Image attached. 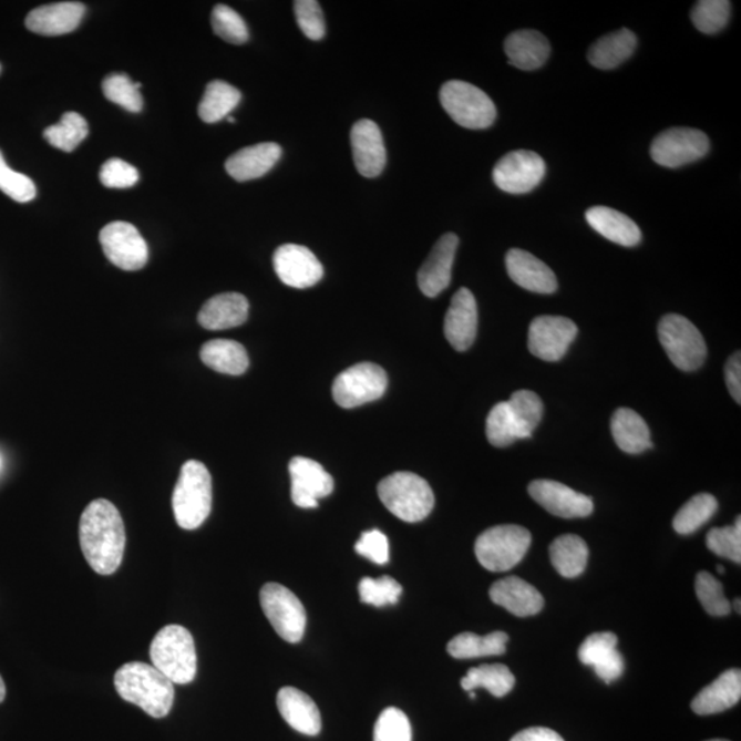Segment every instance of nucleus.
<instances>
[{
    "label": "nucleus",
    "mask_w": 741,
    "mask_h": 741,
    "mask_svg": "<svg viewBox=\"0 0 741 741\" xmlns=\"http://www.w3.org/2000/svg\"><path fill=\"white\" fill-rule=\"evenodd\" d=\"M457 247L459 238L455 234L442 235L436 240L432 253L418 274L419 289L424 296L430 298L440 296L451 285Z\"/></svg>",
    "instance_id": "18"
},
{
    "label": "nucleus",
    "mask_w": 741,
    "mask_h": 741,
    "mask_svg": "<svg viewBox=\"0 0 741 741\" xmlns=\"http://www.w3.org/2000/svg\"><path fill=\"white\" fill-rule=\"evenodd\" d=\"M711 553L727 559L741 563V518L733 526L711 528L706 538Z\"/></svg>",
    "instance_id": "47"
},
{
    "label": "nucleus",
    "mask_w": 741,
    "mask_h": 741,
    "mask_svg": "<svg viewBox=\"0 0 741 741\" xmlns=\"http://www.w3.org/2000/svg\"><path fill=\"white\" fill-rule=\"evenodd\" d=\"M508 635L493 631L486 636L462 634L453 637L447 645V653L455 659L498 657L507 651Z\"/></svg>",
    "instance_id": "35"
},
{
    "label": "nucleus",
    "mask_w": 741,
    "mask_h": 741,
    "mask_svg": "<svg viewBox=\"0 0 741 741\" xmlns=\"http://www.w3.org/2000/svg\"><path fill=\"white\" fill-rule=\"evenodd\" d=\"M249 318V301L239 292H223L204 303L198 323L206 330L220 331L243 326Z\"/></svg>",
    "instance_id": "25"
},
{
    "label": "nucleus",
    "mask_w": 741,
    "mask_h": 741,
    "mask_svg": "<svg viewBox=\"0 0 741 741\" xmlns=\"http://www.w3.org/2000/svg\"><path fill=\"white\" fill-rule=\"evenodd\" d=\"M292 503L300 508H316L319 500L335 491V480L323 465L312 459L297 456L289 465Z\"/></svg>",
    "instance_id": "15"
},
{
    "label": "nucleus",
    "mask_w": 741,
    "mask_h": 741,
    "mask_svg": "<svg viewBox=\"0 0 741 741\" xmlns=\"http://www.w3.org/2000/svg\"><path fill=\"white\" fill-rule=\"evenodd\" d=\"M114 687L125 702L136 704L153 718L169 714L175 700L174 682L153 665L131 662L114 675Z\"/></svg>",
    "instance_id": "2"
},
{
    "label": "nucleus",
    "mask_w": 741,
    "mask_h": 741,
    "mask_svg": "<svg viewBox=\"0 0 741 741\" xmlns=\"http://www.w3.org/2000/svg\"><path fill=\"white\" fill-rule=\"evenodd\" d=\"M617 645L618 637L611 631L590 635L579 647L578 658L582 663L591 666L600 680L617 681L625 671V659Z\"/></svg>",
    "instance_id": "20"
},
{
    "label": "nucleus",
    "mask_w": 741,
    "mask_h": 741,
    "mask_svg": "<svg viewBox=\"0 0 741 741\" xmlns=\"http://www.w3.org/2000/svg\"><path fill=\"white\" fill-rule=\"evenodd\" d=\"M378 494L384 507L408 524L426 519L434 508V493L428 481L406 471L379 482Z\"/></svg>",
    "instance_id": "4"
},
{
    "label": "nucleus",
    "mask_w": 741,
    "mask_h": 741,
    "mask_svg": "<svg viewBox=\"0 0 741 741\" xmlns=\"http://www.w3.org/2000/svg\"><path fill=\"white\" fill-rule=\"evenodd\" d=\"M89 135V124L79 113L63 114L61 122L49 126L43 132L44 140L59 151L71 153Z\"/></svg>",
    "instance_id": "39"
},
{
    "label": "nucleus",
    "mask_w": 741,
    "mask_h": 741,
    "mask_svg": "<svg viewBox=\"0 0 741 741\" xmlns=\"http://www.w3.org/2000/svg\"><path fill=\"white\" fill-rule=\"evenodd\" d=\"M611 432L619 450L630 453V455H639V453L652 447L648 424L639 413L629 410V408H619L614 413Z\"/></svg>",
    "instance_id": "31"
},
{
    "label": "nucleus",
    "mask_w": 741,
    "mask_h": 741,
    "mask_svg": "<svg viewBox=\"0 0 741 741\" xmlns=\"http://www.w3.org/2000/svg\"><path fill=\"white\" fill-rule=\"evenodd\" d=\"M4 698H6V686L2 676H0V703L3 702Z\"/></svg>",
    "instance_id": "55"
},
{
    "label": "nucleus",
    "mask_w": 741,
    "mask_h": 741,
    "mask_svg": "<svg viewBox=\"0 0 741 741\" xmlns=\"http://www.w3.org/2000/svg\"><path fill=\"white\" fill-rule=\"evenodd\" d=\"M710 151V141L704 132L693 128H670L655 137L651 146V157L665 168H680V166L697 163Z\"/></svg>",
    "instance_id": "11"
},
{
    "label": "nucleus",
    "mask_w": 741,
    "mask_h": 741,
    "mask_svg": "<svg viewBox=\"0 0 741 741\" xmlns=\"http://www.w3.org/2000/svg\"><path fill=\"white\" fill-rule=\"evenodd\" d=\"M151 659L166 679L189 683L197 676V651L192 634L181 625H168L155 635Z\"/></svg>",
    "instance_id": "5"
},
{
    "label": "nucleus",
    "mask_w": 741,
    "mask_h": 741,
    "mask_svg": "<svg viewBox=\"0 0 741 741\" xmlns=\"http://www.w3.org/2000/svg\"><path fill=\"white\" fill-rule=\"evenodd\" d=\"M295 13L298 27L310 40H321L326 34L323 10L316 0H297Z\"/></svg>",
    "instance_id": "50"
},
{
    "label": "nucleus",
    "mask_w": 741,
    "mask_h": 741,
    "mask_svg": "<svg viewBox=\"0 0 741 741\" xmlns=\"http://www.w3.org/2000/svg\"><path fill=\"white\" fill-rule=\"evenodd\" d=\"M440 101L453 122L469 130H485L497 117L496 106L484 91L462 80L442 85Z\"/></svg>",
    "instance_id": "7"
},
{
    "label": "nucleus",
    "mask_w": 741,
    "mask_h": 741,
    "mask_svg": "<svg viewBox=\"0 0 741 741\" xmlns=\"http://www.w3.org/2000/svg\"><path fill=\"white\" fill-rule=\"evenodd\" d=\"M532 544V534L518 525L487 528L475 543L476 559L486 570L508 572L519 565Z\"/></svg>",
    "instance_id": "6"
},
{
    "label": "nucleus",
    "mask_w": 741,
    "mask_h": 741,
    "mask_svg": "<svg viewBox=\"0 0 741 741\" xmlns=\"http://www.w3.org/2000/svg\"><path fill=\"white\" fill-rule=\"evenodd\" d=\"M260 601L264 614L281 639L291 645L302 640L307 628V611L290 589L275 583L264 585Z\"/></svg>",
    "instance_id": "9"
},
{
    "label": "nucleus",
    "mask_w": 741,
    "mask_h": 741,
    "mask_svg": "<svg viewBox=\"0 0 741 741\" xmlns=\"http://www.w3.org/2000/svg\"><path fill=\"white\" fill-rule=\"evenodd\" d=\"M359 595L366 605L384 607L395 605L402 595L401 585L394 578L383 576L379 578L366 577L359 584Z\"/></svg>",
    "instance_id": "45"
},
{
    "label": "nucleus",
    "mask_w": 741,
    "mask_h": 741,
    "mask_svg": "<svg viewBox=\"0 0 741 741\" xmlns=\"http://www.w3.org/2000/svg\"><path fill=\"white\" fill-rule=\"evenodd\" d=\"M491 599L516 617L536 616L544 607V597L533 585L519 577H507L492 585Z\"/></svg>",
    "instance_id": "24"
},
{
    "label": "nucleus",
    "mask_w": 741,
    "mask_h": 741,
    "mask_svg": "<svg viewBox=\"0 0 741 741\" xmlns=\"http://www.w3.org/2000/svg\"><path fill=\"white\" fill-rule=\"evenodd\" d=\"M550 562L556 572L565 578H577L587 568L589 548L576 534L557 537L549 547Z\"/></svg>",
    "instance_id": "34"
},
{
    "label": "nucleus",
    "mask_w": 741,
    "mask_h": 741,
    "mask_svg": "<svg viewBox=\"0 0 741 741\" xmlns=\"http://www.w3.org/2000/svg\"><path fill=\"white\" fill-rule=\"evenodd\" d=\"M511 413L525 439H531L534 430L542 422L544 405L542 399L532 390H518L507 401Z\"/></svg>",
    "instance_id": "40"
},
{
    "label": "nucleus",
    "mask_w": 741,
    "mask_h": 741,
    "mask_svg": "<svg viewBox=\"0 0 741 741\" xmlns=\"http://www.w3.org/2000/svg\"><path fill=\"white\" fill-rule=\"evenodd\" d=\"M658 336L665 352L677 369L689 372L703 366L708 348L692 321L681 315H666L659 321Z\"/></svg>",
    "instance_id": "8"
},
{
    "label": "nucleus",
    "mask_w": 741,
    "mask_h": 741,
    "mask_svg": "<svg viewBox=\"0 0 741 741\" xmlns=\"http://www.w3.org/2000/svg\"><path fill=\"white\" fill-rule=\"evenodd\" d=\"M464 691H474L476 688H485L493 697L503 698L513 691L515 677L507 666L494 663L482 665L469 670L467 676L462 679Z\"/></svg>",
    "instance_id": "37"
},
{
    "label": "nucleus",
    "mask_w": 741,
    "mask_h": 741,
    "mask_svg": "<svg viewBox=\"0 0 741 741\" xmlns=\"http://www.w3.org/2000/svg\"><path fill=\"white\" fill-rule=\"evenodd\" d=\"M698 599L704 610L712 617H727L731 614L732 606L728 601L723 587L718 579L708 572H700L694 583Z\"/></svg>",
    "instance_id": "44"
},
{
    "label": "nucleus",
    "mask_w": 741,
    "mask_h": 741,
    "mask_svg": "<svg viewBox=\"0 0 741 741\" xmlns=\"http://www.w3.org/2000/svg\"><path fill=\"white\" fill-rule=\"evenodd\" d=\"M80 547L93 570L111 576L122 566L126 534L116 505L95 500L84 510L79 527Z\"/></svg>",
    "instance_id": "1"
},
{
    "label": "nucleus",
    "mask_w": 741,
    "mask_h": 741,
    "mask_svg": "<svg viewBox=\"0 0 741 741\" xmlns=\"http://www.w3.org/2000/svg\"><path fill=\"white\" fill-rule=\"evenodd\" d=\"M373 741H412V728L408 717L399 709L381 712L373 729Z\"/></svg>",
    "instance_id": "48"
},
{
    "label": "nucleus",
    "mask_w": 741,
    "mask_h": 741,
    "mask_svg": "<svg viewBox=\"0 0 741 741\" xmlns=\"http://www.w3.org/2000/svg\"><path fill=\"white\" fill-rule=\"evenodd\" d=\"M528 493L534 502L542 505L549 514L559 518H585L594 513V500L560 482L549 480L533 481Z\"/></svg>",
    "instance_id": "16"
},
{
    "label": "nucleus",
    "mask_w": 741,
    "mask_h": 741,
    "mask_svg": "<svg viewBox=\"0 0 741 741\" xmlns=\"http://www.w3.org/2000/svg\"><path fill=\"white\" fill-rule=\"evenodd\" d=\"M354 549L375 565H387L389 562V539L382 532H364L356 543Z\"/></svg>",
    "instance_id": "52"
},
{
    "label": "nucleus",
    "mask_w": 741,
    "mask_h": 741,
    "mask_svg": "<svg viewBox=\"0 0 741 741\" xmlns=\"http://www.w3.org/2000/svg\"><path fill=\"white\" fill-rule=\"evenodd\" d=\"M505 266L510 278L522 289L538 295H553L557 290V279L553 269L532 253L511 249L505 257Z\"/></svg>",
    "instance_id": "22"
},
{
    "label": "nucleus",
    "mask_w": 741,
    "mask_h": 741,
    "mask_svg": "<svg viewBox=\"0 0 741 741\" xmlns=\"http://www.w3.org/2000/svg\"><path fill=\"white\" fill-rule=\"evenodd\" d=\"M486 436L493 446L505 447L515 441L525 440L513 413H511L507 401L498 402L492 408L486 419Z\"/></svg>",
    "instance_id": "41"
},
{
    "label": "nucleus",
    "mask_w": 741,
    "mask_h": 741,
    "mask_svg": "<svg viewBox=\"0 0 741 741\" xmlns=\"http://www.w3.org/2000/svg\"><path fill=\"white\" fill-rule=\"evenodd\" d=\"M212 476L204 463L188 461L183 464L179 480L172 496L177 525L185 531H195L204 524L212 511Z\"/></svg>",
    "instance_id": "3"
},
{
    "label": "nucleus",
    "mask_w": 741,
    "mask_h": 741,
    "mask_svg": "<svg viewBox=\"0 0 741 741\" xmlns=\"http://www.w3.org/2000/svg\"><path fill=\"white\" fill-rule=\"evenodd\" d=\"M240 100H243V94L239 90L222 80H215L208 84L203 101L199 103V117L208 124L220 122L229 116V113L239 105Z\"/></svg>",
    "instance_id": "36"
},
{
    "label": "nucleus",
    "mask_w": 741,
    "mask_h": 741,
    "mask_svg": "<svg viewBox=\"0 0 741 741\" xmlns=\"http://www.w3.org/2000/svg\"><path fill=\"white\" fill-rule=\"evenodd\" d=\"M731 11L732 3L728 0H700L693 6L691 19L700 32L712 34L727 27Z\"/></svg>",
    "instance_id": "43"
},
{
    "label": "nucleus",
    "mask_w": 741,
    "mask_h": 741,
    "mask_svg": "<svg viewBox=\"0 0 741 741\" xmlns=\"http://www.w3.org/2000/svg\"><path fill=\"white\" fill-rule=\"evenodd\" d=\"M725 379L729 392L734 401L741 402V354L734 353L725 366Z\"/></svg>",
    "instance_id": "53"
},
{
    "label": "nucleus",
    "mask_w": 741,
    "mask_h": 741,
    "mask_svg": "<svg viewBox=\"0 0 741 741\" xmlns=\"http://www.w3.org/2000/svg\"><path fill=\"white\" fill-rule=\"evenodd\" d=\"M281 157L278 143L267 142L243 148L227 159L226 171L233 179L249 182L267 175Z\"/></svg>",
    "instance_id": "26"
},
{
    "label": "nucleus",
    "mask_w": 741,
    "mask_h": 741,
    "mask_svg": "<svg viewBox=\"0 0 741 741\" xmlns=\"http://www.w3.org/2000/svg\"><path fill=\"white\" fill-rule=\"evenodd\" d=\"M718 573H720V574L725 573V568H723V566H721V565L718 566Z\"/></svg>",
    "instance_id": "57"
},
{
    "label": "nucleus",
    "mask_w": 741,
    "mask_h": 741,
    "mask_svg": "<svg viewBox=\"0 0 741 741\" xmlns=\"http://www.w3.org/2000/svg\"><path fill=\"white\" fill-rule=\"evenodd\" d=\"M547 174L542 155L528 151H516L504 155L493 169V182L508 194L533 192Z\"/></svg>",
    "instance_id": "12"
},
{
    "label": "nucleus",
    "mask_w": 741,
    "mask_h": 741,
    "mask_svg": "<svg viewBox=\"0 0 741 741\" xmlns=\"http://www.w3.org/2000/svg\"><path fill=\"white\" fill-rule=\"evenodd\" d=\"M740 698L741 671L731 669L718 677L709 687L703 688L692 700L691 709L698 716L720 714L737 706Z\"/></svg>",
    "instance_id": "28"
},
{
    "label": "nucleus",
    "mask_w": 741,
    "mask_h": 741,
    "mask_svg": "<svg viewBox=\"0 0 741 741\" xmlns=\"http://www.w3.org/2000/svg\"><path fill=\"white\" fill-rule=\"evenodd\" d=\"M356 168L364 177H377L387 166L382 132L372 120H360L350 132Z\"/></svg>",
    "instance_id": "19"
},
{
    "label": "nucleus",
    "mask_w": 741,
    "mask_h": 741,
    "mask_svg": "<svg viewBox=\"0 0 741 741\" xmlns=\"http://www.w3.org/2000/svg\"><path fill=\"white\" fill-rule=\"evenodd\" d=\"M511 65L521 71H536L548 61L550 45L543 33L522 30L511 33L504 43Z\"/></svg>",
    "instance_id": "29"
},
{
    "label": "nucleus",
    "mask_w": 741,
    "mask_h": 741,
    "mask_svg": "<svg viewBox=\"0 0 741 741\" xmlns=\"http://www.w3.org/2000/svg\"><path fill=\"white\" fill-rule=\"evenodd\" d=\"M141 83H134L124 73H113L103 80V94L109 101L122 106L131 113H141L143 97L141 95Z\"/></svg>",
    "instance_id": "42"
},
{
    "label": "nucleus",
    "mask_w": 741,
    "mask_h": 741,
    "mask_svg": "<svg viewBox=\"0 0 741 741\" xmlns=\"http://www.w3.org/2000/svg\"><path fill=\"white\" fill-rule=\"evenodd\" d=\"M478 330V307L473 292L461 289L453 296L445 316L444 331L447 342L459 352L473 347Z\"/></svg>",
    "instance_id": "21"
},
{
    "label": "nucleus",
    "mask_w": 741,
    "mask_h": 741,
    "mask_svg": "<svg viewBox=\"0 0 741 741\" xmlns=\"http://www.w3.org/2000/svg\"><path fill=\"white\" fill-rule=\"evenodd\" d=\"M212 27L217 37L233 44H244L249 40V30L237 11L226 4H217L212 11Z\"/></svg>",
    "instance_id": "46"
},
{
    "label": "nucleus",
    "mask_w": 741,
    "mask_h": 741,
    "mask_svg": "<svg viewBox=\"0 0 741 741\" xmlns=\"http://www.w3.org/2000/svg\"><path fill=\"white\" fill-rule=\"evenodd\" d=\"M0 69H2V68H0Z\"/></svg>",
    "instance_id": "60"
},
{
    "label": "nucleus",
    "mask_w": 741,
    "mask_h": 741,
    "mask_svg": "<svg viewBox=\"0 0 741 741\" xmlns=\"http://www.w3.org/2000/svg\"><path fill=\"white\" fill-rule=\"evenodd\" d=\"M0 192L16 203L27 204L37 198V186L30 177L10 168L0 152Z\"/></svg>",
    "instance_id": "49"
},
{
    "label": "nucleus",
    "mask_w": 741,
    "mask_h": 741,
    "mask_svg": "<svg viewBox=\"0 0 741 741\" xmlns=\"http://www.w3.org/2000/svg\"><path fill=\"white\" fill-rule=\"evenodd\" d=\"M577 335V326L570 319L562 316H538L528 329V350L544 361H559L565 358Z\"/></svg>",
    "instance_id": "14"
},
{
    "label": "nucleus",
    "mask_w": 741,
    "mask_h": 741,
    "mask_svg": "<svg viewBox=\"0 0 741 741\" xmlns=\"http://www.w3.org/2000/svg\"><path fill=\"white\" fill-rule=\"evenodd\" d=\"M587 222L596 233L611 243L634 247L640 244L641 231L630 217L606 206H595L587 212Z\"/></svg>",
    "instance_id": "30"
},
{
    "label": "nucleus",
    "mask_w": 741,
    "mask_h": 741,
    "mask_svg": "<svg viewBox=\"0 0 741 741\" xmlns=\"http://www.w3.org/2000/svg\"><path fill=\"white\" fill-rule=\"evenodd\" d=\"M100 240L109 261L124 271H140L148 261V246L135 226L113 222L102 228Z\"/></svg>",
    "instance_id": "13"
},
{
    "label": "nucleus",
    "mask_w": 741,
    "mask_h": 741,
    "mask_svg": "<svg viewBox=\"0 0 741 741\" xmlns=\"http://www.w3.org/2000/svg\"><path fill=\"white\" fill-rule=\"evenodd\" d=\"M717 498L710 493H699L683 504L673 521L675 531L682 536H688L699 531L717 513Z\"/></svg>",
    "instance_id": "38"
},
{
    "label": "nucleus",
    "mask_w": 741,
    "mask_h": 741,
    "mask_svg": "<svg viewBox=\"0 0 741 741\" xmlns=\"http://www.w3.org/2000/svg\"><path fill=\"white\" fill-rule=\"evenodd\" d=\"M100 179L107 188H130L140 181V172L123 159L111 158L102 165Z\"/></svg>",
    "instance_id": "51"
},
{
    "label": "nucleus",
    "mask_w": 741,
    "mask_h": 741,
    "mask_svg": "<svg viewBox=\"0 0 741 741\" xmlns=\"http://www.w3.org/2000/svg\"><path fill=\"white\" fill-rule=\"evenodd\" d=\"M734 608H737V610H738L739 614L741 613V610H740V600H739V599H738L737 601H734Z\"/></svg>",
    "instance_id": "56"
},
{
    "label": "nucleus",
    "mask_w": 741,
    "mask_h": 741,
    "mask_svg": "<svg viewBox=\"0 0 741 741\" xmlns=\"http://www.w3.org/2000/svg\"><path fill=\"white\" fill-rule=\"evenodd\" d=\"M511 741H565L559 733L549 728H528L525 731L516 733Z\"/></svg>",
    "instance_id": "54"
},
{
    "label": "nucleus",
    "mask_w": 741,
    "mask_h": 741,
    "mask_svg": "<svg viewBox=\"0 0 741 741\" xmlns=\"http://www.w3.org/2000/svg\"><path fill=\"white\" fill-rule=\"evenodd\" d=\"M278 709L281 718L307 737H316L321 731V716L318 706L300 689L286 687L278 693Z\"/></svg>",
    "instance_id": "27"
},
{
    "label": "nucleus",
    "mask_w": 741,
    "mask_h": 741,
    "mask_svg": "<svg viewBox=\"0 0 741 741\" xmlns=\"http://www.w3.org/2000/svg\"><path fill=\"white\" fill-rule=\"evenodd\" d=\"M274 268L285 285L295 289H308L319 284L325 269L306 246L284 245L274 255Z\"/></svg>",
    "instance_id": "17"
},
{
    "label": "nucleus",
    "mask_w": 741,
    "mask_h": 741,
    "mask_svg": "<svg viewBox=\"0 0 741 741\" xmlns=\"http://www.w3.org/2000/svg\"><path fill=\"white\" fill-rule=\"evenodd\" d=\"M637 45L636 34L629 30H619L600 38L591 45L588 60L601 71H610L629 60Z\"/></svg>",
    "instance_id": "32"
},
{
    "label": "nucleus",
    "mask_w": 741,
    "mask_h": 741,
    "mask_svg": "<svg viewBox=\"0 0 741 741\" xmlns=\"http://www.w3.org/2000/svg\"><path fill=\"white\" fill-rule=\"evenodd\" d=\"M227 120H228L229 123H235V119L231 117V116H228Z\"/></svg>",
    "instance_id": "58"
},
{
    "label": "nucleus",
    "mask_w": 741,
    "mask_h": 741,
    "mask_svg": "<svg viewBox=\"0 0 741 741\" xmlns=\"http://www.w3.org/2000/svg\"><path fill=\"white\" fill-rule=\"evenodd\" d=\"M200 360L209 369L227 375H243L249 369V354L244 344L231 340L206 342L200 349Z\"/></svg>",
    "instance_id": "33"
},
{
    "label": "nucleus",
    "mask_w": 741,
    "mask_h": 741,
    "mask_svg": "<svg viewBox=\"0 0 741 741\" xmlns=\"http://www.w3.org/2000/svg\"><path fill=\"white\" fill-rule=\"evenodd\" d=\"M388 375L381 367L360 363L344 370L332 384V398L342 408H356L382 398Z\"/></svg>",
    "instance_id": "10"
},
{
    "label": "nucleus",
    "mask_w": 741,
    "mask_h": 741,
    "mask_svg": "<svg viewBox=\"0 0 741 741\" xmlns=\"http://www.w3.org/2000/svg\"><path fill=\"white\" fill-rule=\"evenodd\" d=\"M84 13L85 6L79 2L45 4L27 16L25 25L42 37H61L76 30Z\"/></svg>",
    "instance_id": "23"
},
{
    "label": "nucleus",
    "mask_w": 741,
    "mask_h": 741,
    "mask_svg": "<svg viewBox=\"0 0 741 741\" xmlns=\"http://www.w3.org/2000/svg\"><path fill=\"white\" fill-rule=\"evenodd\" d=\"M708 741H729V740H723V739H714V740H708Z\"/></svg>",
    "instance_id": "59"
}]
</instances>
